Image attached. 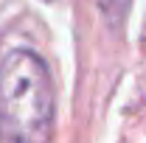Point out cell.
<instances>
[{
  "label": "cell",
  "mask_w": 146,
  "mask_h": 143,
  "mask_svg": "<svg viewBox=\"0 0 146 143\" xmlns=\"http://www.w3.org/2000/svg\"><path fill=\"white\" fill-rule=\"evenodd\" d=\"M56 124V90L45 56L14 48L0 59V140L51 143Z\"/></svg>",
  "instance_id": "1"
},
{
  "label": "cell",
  "mask_w": 146,
  "mask_h": 143,
  "mask_svg": "<svg viewBox=\"0 0 146 143\" xmlns=\"http://www.w3.org/2000/svg\"><path fill=\"white\" fill-rule=\"evenodd\" d=\"M129 3L132 0H98V6H101V14L107 20V25L112 31H118L121 25H124V20L129 14Z\"/></svg>",
  "instance_id": "2"
},
{
  "label": "cell",
  "mask_w": 146,
  "mask_h": 143,
  "mask_svg": "<svg viewBox=\"0 0 146 143\" xmlns=\"http://www.w3.org/2000/svg\"><path fill=\"white\" fill-rule=\"evenodd\" d=\"M45 3H51V0H45Z\"/></svg>",
  "instance_id": "3"
},
{
  "label": "cell",
  "mask_w": 146,
  "mask_h": 143,
  "mask_svg": "<svg viewBox=\"0 0 146 143\" xmlns=\"http://www.w3.org/2000/svg\"><path fill=\"white\" fill-rule=\"evenodd\" d=\"M0 143H3V140H0Z\"/></svg>",
  "instance_id": "4"
}]
</instances>
